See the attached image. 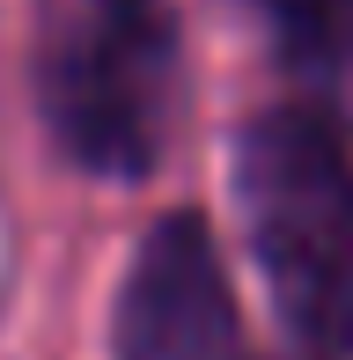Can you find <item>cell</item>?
I'll return each instance as SVG.
<instances>
[{"instance_id": "obj_2", "label": "cell", "mask_w": 353, "mask_h": 360, "mask_svg": "<svg viewBox=\"0 0 353 360\" xmlns=\"http://www.w3.org/2000/svg\"><path fill=\"white\" fill-rule=\"evenodd\" d=\"M184 96V37L169 0H67L37 52V103L59 155L89 176H148Z\"/></svg>"}, {"instance_id": "obj_4", "label": "cell", "mask_w": 353, "mask_h": 360, "mask_svg": "<svg viewBox=\"0 0 353 360\" xmlns=\"http://www.w3.org/2000/svg\"><path fill=\"white\" fill-rule=\"evenodd\" d=\"M280 67L316 103H353V0H250Z\"/></svg>"}, {"instance_id": "obj_3", "label": "cell", "mask_w": 353, "mask_h": 360, "mask_svg": "<svg viewBox=\"0 0 353 360\" xmlns=\"http://www.w3.org/2000/svg\"><path fill=\"white\" fill-rule=\"evenodd\" d=\"M110 338H118V360H250L236 280L206 214L176 206L140 236L118 280Z\"/></svg>"}, {"instance_id": "obj_1", "label": "cell", "mask_w": 353, "mask_h": 360, "mask_svg": "<svg viewBox=\"0 0 353 360\" xmlns=\"http://www.w3.org/2000/svg\"><path fill=\"white\" fill-rule=\"evenodd\" d=\"M236 214L280 360H353V140L324 103H280L243 125Z\"/></svg>"}]
</instances>
